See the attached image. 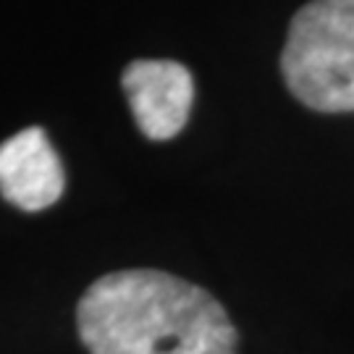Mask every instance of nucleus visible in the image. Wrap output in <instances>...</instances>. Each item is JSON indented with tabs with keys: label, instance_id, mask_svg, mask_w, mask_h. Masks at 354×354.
Here are the masks:
<instances>
[{
	"label": "nucleus",
	"instance_id": "1",
	"mask_svg": "<svg viewBox=\"0 0 354 354\" xmlns=\"http://www.w3.org/2000/svg\"><path fill=\"white\" fill-rule=\"evenodd\" d=\"M79 336L92 354H234L236 330L218 299L163 270H118L82 297Z\"/></svg>",
	"mask_w": 354,
	"mask_h": 354
},
{
	"label": "nucleus",
	"instance_id": "2",
	"mask_svg": "<svg viewBox=\"0 0 354 354\" xmlns=\"http://www.w3.org/2000/svg\"><path fill=\"white\" fill-rule=\"evenodd\" d=\"M281 71L302 105L320 113H352L354 0H313L294 13Z\"/></svg>",
	"mask_w": 354,
	"mask_h": 354
},
{
	"label": "nucleus",
	"instance_id": "3",
	"mask_svg": "<svg viewBox=\"0 0 354 354\" xmlns=\"http://www.w3.org/2000/svg\"><path fill=\"white\" fill-rule=\"evenodd\" d=\"M129 108L140 131L152 142L174 140L187 127L194 100V82L176 61H131L121 74Z\"/></svg>",
	"mask_w": 354,
	"mask_h": 354
},
{
	"label": "nucleus",
	"instance_id": "4",
	"mask_svg": "<svg viewBox=\"0 0 354 354\" xmlns=\"http://www.w3.org/2000/svg\"><path fill=\"white\" fill-rule=\"evenodd\" d=\"M64 165L48 134L29 127L0 145V194L19 210L37 213L61 200Z\"/></svg>",
	"mask_w": 354,
	"mask_h": 354
}]
</instances>
